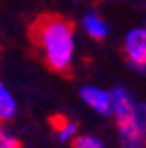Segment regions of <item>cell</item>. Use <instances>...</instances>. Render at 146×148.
Wrapping results in <instances>:
<instances>
[{
    "label": "cell",
    "instance_id": "2",
    "mask_svg": "<svg viewBox=\"0 0 146 148\" xmlns=\"http://www.w3.org/2000/svg\"><path fill=\"white\" fill-rule=\"evenodd\" d=\"M111 95L120 148H146V116L141 102L125 86H116Z\"/></svg>",
    "mask_w": 146,
    "mask_h": 148
},
{
    "label": "cell",
    "instance_id": "9",
    "mask_svg": "<svg viewBox=\"0 0 146 148\" xmlns=\"http://www.w3.org/2000/svg\"><path fill=\"white\" fill-rule=\"evenodd\" d=\"M0 148H20V141L5 123H0Z\"/></svg>",
    "mask_w": 146,
    "mask_h": 148
},
{
    "label": "cell",
    "instance_id": "8",
    "mask_svg": "<svg viewBox=\"0 0 146 148\" xmlns=\"http://www.w3.org/2000/svg\"><path fill=\"white\" fill-rule=\"evenodd\" d=\"M72 148H107L106 141L93 134H78L72 139Z\"/></svg>",
    "mask_w": 146,
    "mask_h": 148
},
{
    "label": "cell",
    "instance_id": "5",
    "mask_svg": "<svg viewBox=\"0 0 146 148\" xmlns=\"http://www.w3.org/2000/svg\"><path fill=\"white\" fill-rule=\"evenodd\" d=\"M81 28L88 37H92L95 41H102L109 35L111 27L106 21V18H102L97 11H86L81 18Z\"/></svg>",
    "mask_w": 146,
    "mask_h": 148
},
{
    "label": "cell",
    "instance_id": "6",
    "mask_svg": "<svg viewBox=\"0 0 146 148\" xmlns=\"http://www.w3.org/2000/svg\"><path fill=\"white\" fill-rule=\"evenodd\" d=\"M18 113V101L9 86L0 81V123L11 122Z\"/></svg>",
    "mask_w": 146,
    "mask_h": 148
},
{
    "label": "cell",
    "instance_id": "1",
    "mask_svg": "<svg viewBox=\"0 0 146 148\" xmlns=\"http://www.w3.org/2000/svg\"><path fill=\"white\" fill-rule=\"evenodd\" d=\"M32 41L46 65L57 72H67L76 57V32L70 21L60 16H41L32 25Z\"/></svg>",
    "mask_w": 146,
    "mask_h": 148
},
{
    "label": "cell",
    "instance_id": "3",
    "mask_svg": "<svg viewBox=\"0 0 146 148\" xmlns=\"http://www.w3.org/2000/svg\"><path fill=\"white\" fill-rule=\"evenodd\" d=\"M123 55L137 71H146V27H134L123 37Z\"/></svg>",
    "mask_w": 146,
    "mask_h": 148
},
{
    "label": "cell",
    "instance_id": "10",
    "mask_svg": "<svg viewBox=\"0 0 146 148\" xmlns=\"http://www.w3.org/2000/svg\"><path fill=\"white\" fill-rule=\"evenodd\" d=\"M141 106H143V111H144V116H146V102H141Z\"/></svg>",
    "mask_w": 146,
    "mask_h": 148
},
{
    "label": "cell",
    "instance_id": "7",
    "mask_svg": "<svg viewBox=\"0 0 146 148\" xmlns=\"http://www.w3.org/2000/svg\"><path fill=\"white\" fill-rule=\"evenodd\" d=\"M53 127H55V136L62 143H72V139L79 134L78 123L69 118H57L53 122Z\"/></svg>",
    "mask_w": 146,
    "mask_h": 148
},
{
    "label": "cell",
    "instance_id": "4",
    "mask_svg": "<svg viewBox=\"0 0 146 148\" xmlns=\"http://www.w3.org/2000/svg\"><path fill=\"white\" fill-rule=\"evenodd\" d=\"M79 97L95 113H99L102 116H111V111H113L111 90H104L95 85H83L79 88Z\"/></svg>",
    "mask_w": 146,
    "mask_h": 148
}]
</instances>
